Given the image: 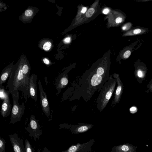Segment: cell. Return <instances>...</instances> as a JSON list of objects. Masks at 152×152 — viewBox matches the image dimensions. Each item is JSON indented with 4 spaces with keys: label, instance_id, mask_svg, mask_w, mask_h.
<instances>
[{
    "label": "cell",
    "instance_id": "obj_1",
    "mask_svg": "<svg viewBox=\"0 0 152 152\" xmlns=\"http://www.w3.org/2000/svg\"><path fill=\"white\" fill-rule=\"evenodd\" d=\"M22 63H20L14 66L8 81L6 87L10 94L15 91H20L24 96L30 97L29 90V79L24 75L22 70Z\"/></svg>",
    "mask_w": 152,
    "mask_h": 152
},
{
    "label": "cell",
    "instance_id": "obj_2",
    "mask_svg": "<svg viewBox=\"0 0 152 152\" xmlns=\"http://www.w3.org/2000/svg\"><path fill=\"white\" fill-rule=\"evenodd\" d=\"M117 83V79L110 76L105 83L97 98V108L102 111L106 107L110 99Z\"/></svg>",
    "mask_w": 152,
    "mask_h": 152
},
{
    "label": "cell",
    "instance_id": "obj_3",
    "mask_svg": "<svg viewBox=\"0 0 152 152\" xmlns=\"http://www.w3.org/2000/svg\"><path fill=\"white\" fill-rule=\"evenodd\" d=\"M10 94L12 96L13 105L11 112L10 124H14L21 120L24 113L25 104L23 102L21 105H20L18 103V91H14Z\"/></svg>",
    "mask_w": 152,
    "mask_h": 152
},
{
    "label": "cell",
    "instance_id": "obj_4",
    "mask_svg": "<svg viewBox=\"0 0 152 152\" xmlns=\"http://www.w3.org/2000/svg\"><path fill=\"white\" fill-rule=\"evenodd\" d=\"M25 129L29 133L30 137L31 138L33 137L36 142H37L36 139L39 140L40 136L43 134L40 129V126L39 124V120L37 119L34 115L31 116L28 126L25 127Z\"/></svg>",
    "mask_w": 152,
    "mask_h": 152
},
{
    "label": "cell",
    "instance_id": "obj_5",
    "mask_svg": "<svg viewBox=\"0 0 152 152\" xmlns=\"http://www.w3.org/2000/svg\"><path fill=\"white\" fill-rule=\"evenodd\" d=\"M40 98V104L42 109L47 117L49 118L50 115V107L46 92L44 90L40 80L38 82Z\"/></svg>",
    "mask_w": 152,
    "mask_h": 152
},
{
    "label": "cell",
    "instance_id": "obj_6",
    "mask_svg": "<svg viewBox=\"0 0 152 152\" xmlns=\"http://www.w3.org/2000/svg\"><path fill=\"white\" fill-rule=\"evenodd\" d=\"M93 126V125L84 123L78 124L75 125L63 124L60 125V128L59 129H70L72 133L78 134L88 131Z\"/></svg>",
    "mask_w": 152,
    "mask_h": 152
},
{
    "label": "cell",
    "instance_id": "obj_7",
    "mask_svg": "<svg viewBox=\"0 0 152 152\" xmlns=\"http://www.w3.org/2000/svg\"><path fill=\"white\" fill-rule=\"evenodd\" d=\"M94 140H90L87 142L80 144L72 145L67 150L62 152H91V146L94 144Z\"/></svg>",
    "mask_w": 152,
    "mask_h": 152
},
{
    "label": "cell",
    "instance_id": "obj_8",
    "mask_svg": "<svg viewBox=\"0 0 152 152\" xmlns=\"http://www.w3.org/2000/svg\"><path fill=\"white\" fill-rule=\"evenodd\" d=\"M8 136L14 152H26L23 140L18 137L17 133Z\"/></svg>",
    "mask_w": 152,
    "mask_h": 152
},
{
    "label": "cell",
    "instance_id": "obj_9",
    "mask_svg": "<svg viewBox=\"0 0 152 152\" xmlns=\"http://www.w3.org/2000/svg\"><path fill=\"white\" fill-rule=\"evenodd\" d=\"M113 77L117 79V86L114 98L111 104V106L112 107H113L119 102L124 90V86L119 74L116 73L113 74Z\"/></svg>",
    "mask_w": 152,
    "mask_h": 152
},
{
    "label": "cell",
    "instance_id": "obj_10",
    "mask_svg": "<svg viewBox=\"0 0 152 152\" xmlns=\"http://www.w3.org/2000/svg\"><path fill=\"white\" fill-rule=\"evenodd\" d=\"M68 72H64L61 74L56 80L55 85L57 90V94L58 95L62 89L65 88L68 83Z\"/></svg>",
    "mask_w": 152,
    "mask_h": 152
},
{
    "label": "cell",
    "instance_id": "obj_11",
    "mask_svg": "<svg viewBox=\"0 0 152 152\" xmlns=\"http://www.w3.org/2000/svg\"><path fill=\"white\" fill-rule=\"evenodd\" d=\"M37 76L32 74L30 77L29 81V90L30 97L35 102L37 101Z\"/></svg>",
    "mask_w": 152,
    "mask_h": 152
},
{
    "label": "cell",
    "instance_id": "obj_12",
    "mask_svg": "<svg viewBox=\"0 0 152 152\" xmlns=\"http://www.w3.org/2000/svg\"><path fill=\"white\" fill-rule=\"evenodd\" d=\"M137 147L128 143L114 146L112 152H137Z\"/></svg>",
    "mask_w": 152,
    "mask_h": 152
},
{
    "label": "cell",
    "instance_id": "obj_13",
    "mask_svg": "<svg viewBox=\"0 0 152 152\" xmlns=\"http://www.w3.org/2000/svg\"><path fill=\"white\" fill-rule=\"evenodd\" d=\"M12 107L9 95H8L3 100L2 102L0 110L1 116L4 118L8 116L10 114Z\"/></svg>",
    "mask_w": 152,
    "mask_h": 152
},
{
    "label": "cell",
    "instance_id": "obj_14",
    "mask_svg": "<svg viewBox=\"0 0 152 152\" xmlns=\"http://www.w3.org/2000/svg\"><path fill=\"white\" fill-rule=\"evenodd\" d=\"M14 67L12 64L5 68L2 71L0 77V84L2 85L10 77Z\"/></svg>",
    "mask_w": 152,
    "mask_h": 152
},
{
    "label": "cell",
    "instance_id": "obj_15",
    "mask_svg": "<svg viewBox=\"0 0 152 152\" xmlns=\"http://www.w3.org/2000/svg\"><path fill=\"white\" fill-rule=\"evenodd\" d=\"M147 70L143 66H139L134 72V75L137 79L139 80H144L146 75Z\"/></svg>",
    "mask_w": 152,
    "mask_h": 152
},
{
    "label": "cell",
    "instance_id": "obj_16",
    "mask_svg": "<svg viewBox=\"0 0 152 152\" xmlns=\"http://www.w3.org/2000/svg\"><path fill=\"white\" fill-rule=\"evenodd\" d=\"M146 30L145 29L137 28L129 31L124 34V36H131L141 34L145 33Z\"/></svg>",
    "mask_w": 152,
    "mask_h": 152
},
{
    "label": "cell",
    "instance_id": "obj_17",
    "mask_svg": "<svg viewBox=\"0 0 152 152\" xmlns=\"http://www.w3.org/2000/svg\"><path fill=\"white\" fill-rule=\"evenodd\" d=\"M22 70L23 74L25 77L29 79L30 68L28 64L26 63H23L22 66Z\"/></svg>",
    "mask_w": 152,
    "mask_h": 152
},
{
    "label": "cell",
    "instance_id": "obj_18",
    "mask_svg": "<svg viewBox=\"0 0 152 152\" xmlns=\"http://www.w3.org/2000/svg\"><path fill=\"white\" fill-rule=\"evenodd\" d=\"M10 93L8 91L5 89L4 86L0 84V98L4 100L7 96L9 95Z\"/></svg>",
    "mask_w": 152,
    "mask_h": 152
},
{
    "label": "cell",
    "instance_id": "obj_19",
    "mask_svg": "<svg viewBox=\"0 0 152 152\" xmlns=\"http://www.w3.org/2000/svg\"><path fill=\"white\" fill-rule=\"evenodd\" d=\"M26 152H34L35 150L33 148L28 139H26L24 144Z\"/></svg>",
    "mask_w": 152,
    "mask_h": 152
},
{
    "label": "cell",
    "instance_id": "obj_20",
    "mask_svg": "<svg viewBox=\"0 0 152 152\" xmlns=\"http://www.w3.org/2000/svg\"><path fill=\"white\" fill-rule=\"evenodd\" d=\"M6 142L5 140L0 137V152H5Z\"/></svg>",
    "mask_w": 152,
    "mask_h": 152
},
{
    "label": "cell",
    "instance_id": "obj_21",
    "mask_svg": "<svg viewBox=\"0 0 152 152\" xmlns=\"http://www.w3.org/2000/svg\"><path fill=\"white\" fill-rule=\"evenodd\" d=\"M51 46V43L49 41H47L45 43L43 46V48L45 50H49Z\"/></svg>",
    "mask_w": 152,
    "mask_h": 152
},
{
    "label": "cell",
    "instance_id": "obj_22",
    "mask_svg": "<svg viewBox=\"0 0 152 152\" xmlns=\"http://www.w3.org/2000/svg\"><path fill=\"white\" fill-rule=\"evenodd\" d=\"M132 23H128L124 24L122 27V29L124 31H128L132 26Z\"/></svg>",
    "mask_w": 152,
    "mask_h": 152
},
{
    "label": "cell",
    "instance_id": "obj_23",
    "mask_svg": "<svg viewBox=\"0 0 152 152\" xmlns=\"http://www.w3.org/2000/svg\"><path fill=\"white\" fill-rule=\"evenodd\" d=\"M94 9L92 8H91L89 9L86 13V15L87 17H91L94 12Z\"/></svg>",
    "mask_w": 152,
    "mask_h": 152
},
{
    "label": "cell",
    "instance_id": "obj_24",
    "mask_svg": "<svg viewBox=\"0 0 152 152\" xmlns=\"http://www.w3.org/2000/svg\"><path fill=\"white\" fill-rule=\"evenodd\" d=\"M131 51L130 50H127L126 51L123 55V57L125 59L128 58L131 54Z\"/></svg>",
    "mask_w": 152,
    "mask_h": 152
},
{
    "label": "cell",
    "instance_id": "obj_25",
    "mask_svg": "<svg viewBox=\"0 0 152 152\" xmlns=\"http://www.w3.org/2000/svg\"><path fill=\"white\" fill-rule=\"evenodd\" d=\"M32 11L30 10H26L25 12V15L27 16H31L33 14Z\"/></svg>",
    "mask_w": 152,
    "mask_h": 152
},
{
    "label": "cell",
    "instance_id": "obj_26",
    "mask_svg": "<svg viewBox=\"0 0 152 152\" xmlns=\"http://www.w3.org/2000/svg\"><path fill=\"white\" fill-rule=\"evenodd\" d=\"M37 152H52L49 151L46 147H44L42 151L39 149H38L37 150Z\"/></svg>",
    "mask_w": 152,
    "mask_h": 152
},
{
    "label": "cell",
    "instance_id": "obj_27",
    "mask_svg": "<svg viewBox=\"0 0 152 152\" xmlns=\"http://www.w3.org/2000/svg\"><path fill=\"white\" fill-rule=\"evenodd\" d=\"M150 91L152 92V79L149 82V84L147 86Z\"/></svg>",
    "mask_w": 152,
    "mask_h": 152
},
{
    "label": "cell",
    "instance_id": "obj_28",
    "mask_svg": "<svg viewBox=\"0 0 152 152\" xmlns=\"http://www.w3.org/2000/svg\"><path fill=\"white\" fill-rule=\"evenodd\" d=\"M123 21V19L121 17H119L117 18L115 22L117 23H119L122 22Z\"/></svg>",
    "mask_w": 152,
    "mask_h": 152
},
{
    "label": "cell",
    "instance_id": "obj_29",
    "mask_svg": "<svg viewBox=\"0 0 152 152\" xmlns=\"http://www.w3.org/2000/svg\"><path fill=\"white\" fill-rule=\"evenodd\" d=\"M43 60V62L46 65H48L50 64V61L46 58H44Z\"/></svg>",
    "mask_w": 152,
    "mask_h": 152
},
{
    "label": "cell",
    "instance_id": "obj_30",
    "mask_svg": "<svg viewBox=\"0 0 152 152\" xmlns=\"http://www.w3.org/2000/svg\"><path fill=\"white\" fill-rule=\"evenodd\" d=\"M136 109L137 108L136 107H132L130 108V111L132 113H134L135 112V111L137 110H136Z\"/></svg>",
    "mask_w": 152,
    "mask_h": 152
},
{
    "label": "cell",
    "instance_id": "obj_31",
    "mask_svg": "<svg viewBox=\"0 0 152 152\" xmlns=\"http://www.w3.org/2000/svg\"><path fill=\"white\" fill-rule=\"evenodd\" d=\"M109 10L107 8H105L104 10L103 11V12L104 14H107L109 12Z\"/></svg>",
    "mask_w": 152,
    "mask_h": 152
},
{
    "label": "cell",
    "instance_id": "obj_32",
    "mask_svg": "<svg viewBox=\"0 0 152 152\" xmlns=\"http://www.w3.org/2000/svg\"><path fill=\"white\" fill-rule=\"evenodd\" d=\"M70 37H67L64 39V41L65 42L68 43L70 41Z\"/></svg>",
    "mask_w": 152,
    "mask_h": 152
},
{
    "label": "cell",
    "instance_id": "obj_33",
    "mask_svg": "<svg viewBox=\"0 0 152 152\" xmlns=\"http://www.w3.org/2000/svg\"><path fill=\"white\" fill-rule=\"evenodd\" d=\"M87 10V8L86 7H83V8L82 10H81V12L84 13H85V12Z\"/></svg>",
    "mask_w": 152,
    "mask_h": 152
}]
</instances>
